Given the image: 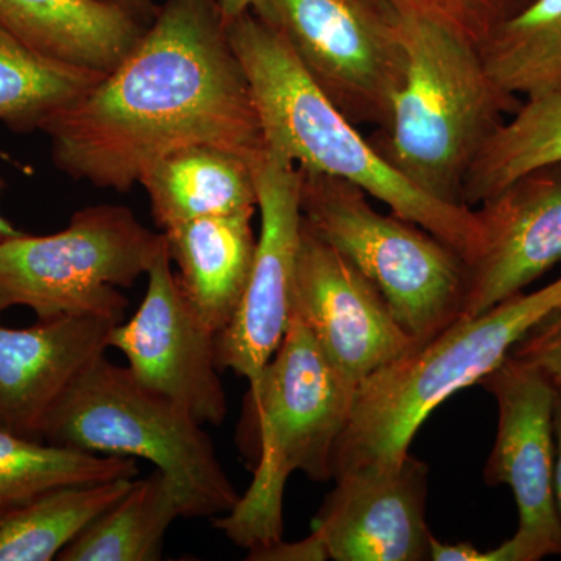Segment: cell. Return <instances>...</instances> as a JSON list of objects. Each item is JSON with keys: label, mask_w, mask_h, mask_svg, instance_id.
Segmentation results:
<instances>
[{"label": "cell", "mask_w": 561, "mask_h": 561, "mask_svg": "<svg viewBox=\"0 0 561 561\" xmlns=\"http://www.w3.org/2000/svg\"><path fill=\"white\" fill-rule=\"evenodd\" d=\"M3 190V180L0 176V191ZM24 234V231H21L20 228L14 227L13 224H10L5 217L0 214V242L9 241V239L18 238V236Z\"/></svg>", "instance_id": "cell-32"}, {"label": "cell", "mask_w": 561, "mask_h": 561, "mask_svg": "<svg viewBox=\"0 0 561 561\" xmlns=\"http://www.w3.org/2000/svg\"><path fill=\"white\" fill-rule=\"evenodd\" d=\"M251 168L261 236L241 306L217 334L216 359L220 371L238 373L253 390L289 327L302 216L301 171L294 162L265 149Z\"/></svg>", "instance_id": "cell-11"}, {"label": "cell", "mask_w": 561, "mask_h": 561, "mask_svg": "<svg viewBox=\"0 0 561 561\" xmlns=\"http://www.w3.org/2000/svg\"><path fill=\"white\" fill-rule=\"evenodd\" d=\"M136 478L77 483L44 491L0 522V561H50L87 529Z\"/></svg>", "instance_id": "cell-21"}, {"label": "cell", "mask_w": 561, "mask_h": 561, "mask_svg": "<svg viewBox=\"0 0 561 561\" xmlns=\"http://www.w3.org/2000/svg\"><path fill=\"white\" fill-rule=\"evenodd\" d=\"M394 10L408 77L389 127L371 144L424 194L463 206L461 191L472 162L505 114H515L522 103L494 83L470 41L430 18Z\"/></svg>", "instance_id": "cell-3"}, {"label": "cell", "mask_w": 561, "mask_h": 561, "mask_svg": "<svg viewBox=\"0 0 561 561\" xmlns=\"http://www.w3.org/2000/svg\"><path fill=\"white\" fill-rule=\"evenodd\" d=\"M427 474L423 460L387 457L335 478L313 534L335 561L431 560L426 523Z\"/></svg>", "instance_id": "cell-14"}, {"label": "cell", "mask_w": 561, "mask_h": 561, "mask_svg": "<svg viewBox=\"0 0 561 561\" xmlns=\"http://www.w3.org/2000/svg\"><path fill=\"white\" fill-rule=\"evenodd\" d=\"M114 321L92 316L0 324V427L43 442L44 421L66 387L110 348Z\"/></svg>", "instance_id": "cell-16"}, {"label": "cell", "mask_w": 561, "mask_h": 561, "mask_svg": "<svg viewBox=\"0 0 561 561\" xmlns=\"http://www.w3.org/2000/svg\"><path fill=\"white\" fill-rule=\"evenodd\" d=\"M254 213L202 217L161 231L179 267L181 290L206 330L219 334L241 306L257 239Z\"/></svg>", "instance_id": "cell-17"}, {"label": "cell", "mask_w": 561, "mask_h": 561, "mask_svg": "<svg viewBox=\"0 0 561 561\" xmlns=\"http://www.w3.org/2000/svg\"><path fill=\"white\" fill-rule=\"evenodd\" d=\"M394 9L413 11L459 33L481 47L505 21L530 5L534 0H387Z\"/></svg>", "instance_id": "cell-26"}, {"label": "cell", "mask_w": 561, "mask_h": 561, "mask_svg": "<svg viewBox=\"0 0 561 561\" xmlns=\"http://www.w3.org/2000/svg\"><path fill=\"white\" fill-rule=\"evenodd\" d=\"M556 397H553V438H556V496L561 513V383H553Z\"/></svg>", "instance_id": "cell-29"}, {"label": "cell", "mask_w": 561, "mask_h": 561, "mask_svg": "<svg viewBox=\"0 0 561 561\" xmlns=\"http://www.w3.org/2000/svg\"><path fill=\"white\" fill-rule=\"evenodd\" d=\"M138 311L110 332V348L119 350L128 370L142 386L176 402L198 423L219 426L228 400L216 359V334L191 308L172 271L168 245L147 273Z\"/></svg>", "instance_id": "cell-12"}, {"label": "cell", "mask_w": 561, "mask_h": 561, "mask_svg": "<svg viewBox=\"0 0 561 561\" xmlns=\"http://www.w3.org/2000/svg\"><path fill=\"white\" fill-rule=\"evenodd\" d=\"M300 171L302 220L378 287L402 330L424 345L460 319L467 264L456 251L378 213L356 184Z\"/></svg>", "instance_id": "cell-7"}, {"label": "cell", "mask_w": 561, "mask_h": 561, "mask_svg": "<svg viewBox=\"0 0 561 561\" xmlns=\"http://www.w3.org/2000/svg\"><path fill=\"white\" fill-rule=\"evenodd\" d=\"M0 25L44 57L103 76L125 60L147 28L101 0H0Z\"/></svg>", "instance_id": "cell-18"}, {"label": "cell", "mask_w": 561, "mask_h": 561, "mask_svg": "<svg viewBox=\"0 0 561 561\" xmlns=\"http://www.w3.org/2000/svg\"><path fill=\"white\" fill-rule=\"evenodd\" d=\"M139 184L162 231L202 217L254 213L257 208L251 161L205 144L169 151L142 173Z\"/></svg>", "instance_id": "cell-19"}, {"label": "cell", "mask_w": 561, "mask_h": 561, "mask_svg": "<svg viewBox=\"0 0 561 561\" xmlns=\"http://www.w3.org/2000/svg\"><path fill=\"white\" fill-rule=\"evenodd\" d=\"M247 559L256 561H321L328 560V556L319 535L312 531L308 538L301 541L284 542L280 540L275 545L249 551Z\"/></svg>", "instance_id": "cell-28"}, {"label": "cell", "mask_w": 561, "mask_h": 561, "mask_svg": "<svg viewBox=\"0 0 561 561\" xmlns=\"http://www.w3.org/2000/svg\"><path fill=\"white\" fill-rule=\"evenodd\" d=\"M103 77L44 57L0 25V122L10 130H43Z\"/></svg>", "instance_id": "cell-23"}, {"label": "cell", "mask_w": 561, "mask_h": 561, "mask_svg": "<svg viewBox=\"0 0 561 561\" xmlns=\"http://www.w3.org/2000/svg\"><path fill=\"white\" fill-rule=\"evenodd\" d=\"M176 518H183L179 490L164 472L154 470L146 479H135L119 501L62 549L58 560H161L165 534Z\"/></svg>", "instance_id": "cell-20"}, {"label": "cell", "mask_w": 561, "mask_h": 561, "mask_svg": "<svg viewBox=\"0 0 561 561\" xmlns=\"http://www.w3.org/2000/svg\"><path fill=\"white\" fill-rule=\"evenodd\" d=\"M202 426L102 354L62 391L41 438L79 451L149 460L179 490L183 518L214 519L230 512L241 494Z\"/></svg>", "instance_id": "cell-6"}, {"label": "cell", "mask_w": 561, "mask_h": 561, "mask_svg": "<svg viewBox=\"0 0 561 561\" xmlns=\"http://www.w3.org/2000/svg\"><path fill=\"white\" fill-rule=\"evenodd\" d=\"M559 306L561 278L481 316L460 317L431 342L360 381L332 456V481L370 461L408 454L421 424L442 402L481 383Z\"/></svg>", "instance_id": "cell-5"}, {"label": "cell", "mask_w": 561, "mask_h": 561, "mask_svg": "<svg viewBox=\"0 0 561 561\" xmlns=\"http://www.w3.org/2000/svg\"><path fill=\"white\" fill-rule=\"evenodd\" d=\"M101 2L127 11V13H130L131 16H135L136 20L146 25H149L154 20L158 9H160V5H157L154 0H101Z\"/></svg>", "instance_id": "cell-30"}, {"label": "cell", "mask_w": 561, "mask_h": 561, "mask_svg": "<svg viewBox=\"0 0 561 561\" xmlns=\"http://www.w3.org/2000/svg\"><path fill=\"white\" fill-rule=\"evenodd\" d=\"M227 33L249 79L265 149L302 171L356 184L394 216L446 243L465 264L474 260L482 239L476 210L437 201L394 171L313 83L279 32L253 10L228 21Z\"/></svg>", "instance_id": "cell-2"}, {"label": "cell", "mask_w": 561, "mask_h": 561, "mask_svg": "<svg viewBox=\"0 0 561 561\" xmlns=\"http://www.w3.org/2000/svg\"><path fill=\"white\" fill-rule=\"evenodd\" d=\"M18 507V505H11L9 502L0 501V522H2L3 516L7 515L11 511V508Z\"/></svg>", "instance_id": "cell-33"}, {"label": "cell", "mask_w": 561, "mask_h": 561, "mask_svg": "<svg viewBox=\"0 0 561 561\" xmlns=\"http://www.w3.org/2000/svg\"><path fill=\"white\" fill-rule=\"evenodd\" d=\"M165 245L162 232L119 205L77 210L55 234L0 242V317L22 306L38 320L92 316L121 323L128 300L117 289L147 275Z\"/></svg>", "instance_id": "cell-8"}, {"label": "cell", "mask_w": 561, "mask_h": 561, "mask_svg": "<svg viewBox=\"0 0 561 561\" xmlns=\"http://www.w3.org/2000/svg\"><path fill=\"white\" fill-rule=\"evenodd\" d=\"M131 457L102 456L31 440L0 427V501L21 505L57 486L133 479Z\"/></svg>", "instance_id": "cell-25"}, {"label": "cell", "mask_w": 561, "mask_h": 561, "mask_svg": "<svg viewBox=\"0 0 561 561\" xmlns=\"http://www.w3.org/2000/svg\"><path fill=\"white\" fill-rule=\"evenodd\" d=\"M481 249L467 264L461 317L522 294L561 261V161L524 173L476 210Z\"/></svg>", "instance_id": "cell-15"}, {"label": "cell", "mask_w": 561, "mask_h": 561, "mask_svg": "<svg viewBox=\"0 0 561 561\" xmlns=\"http://www.w3.org/2000/svg\"><path fill=\"white\" fill-rule=\"evenodd\" d=\"M481 386L497 404V431L486 460V485L511 486L518 530L474 561H540L561 557V513L556 496V387L534 365L508 354Z\"/></svg>", "instance_id": "cell-10"}, {"label": "cell", "mask_w": 561, "mask_h": 561, "mask_svg": "<svg viewBox=\"0 0 561 561\" xmlns=\"http://www.w3.org/2000/svg\"><path fill=\"white\" fill-rule=\"evenodd\" d=\"M511 356L534 365L553 383H561V306L516 342Z\"/></svg>", "instance_id": "cell-27"}, {"label": "cell", "mask_w": 561, "mask_h": 561, "mask_svg": "<svg viewBox=\"0 0 561 561\" xmlns=\"http://www.w3.org/2000/svg\"><path fill=\"white\" fill-rule=\"evenodd\" d=\"M313 83L354 125L389 127L408 77L397 10L387 0H256Z\"/></svg>", "instance_id": "cell-9"}, {"label": "cell", "mask_w": 561, "mask_h": 561, "mask_svg": "<svg viewBox=\"0 0 561 561\" xmlns=\"http://www.w3.org/2000/svg\"><path fill=\"white\" fill-rule=\"evenodd\" d=\"M504 122L472 162L461 203L481 205L524 173L561 161V84L527 98Z\"/></svg>", "instance_id": "cell-22"}, {"label": "cell", "mask_w": 561, "mask_h": 561, "mask_svg": "<svg viewBox=\"0 0 561 561\" xmlns=\"http://www.w3.org/2000/svg\"><path fill=\"white\" fill-rule=\"evenodd\" d=\"M494 83L527 98L561 84V0H534L479 47Z\"/></svg>", "instance_id": "cell-24"}, {"label": "cell", "mask_w": 561, "mask_h": 561, "mask_svg": "<svg viewBox=\"0 0 561 561\" xmlns=\"http://www.w3.org/2000/svg\"><path fill=\"white\" fill-rule=\"evenodd\" d=\"M256 0H219L221 13H224L225 22L231 21L232 18L239 16L243 11L253 9Z\"/></svg>", "instance_id": "cell-31"}, {"label": "cell", "mask_w": 561, "mask_h": 561, "mask_svg": "<svg viewBox=\"0 0 561 561\" xmlns=\"http://www.w3.org/2000/svg\"><path fill=\"white\" fill-rule=\"evenodd\" d=\"M291 312L305 321L328 359L354 387L420 346L402 330L378 287L305 220Z\"/></svg>", "instance_id": "cell-13"}, {"label": "cell", "mask_w": 561, "mask_h": 561, "mask_svg": "<svg viewBox=\"0 0 561 561\" xmlns=\"http://www.w3.org/2000/svg\"><path fill=\"white\" fill-rule=\"evenodd\" d=\"M356 387L339 373L305 321L290 313L278 350L249 390L247 423L257 435L253 482L234 507L213 526L239 548H265L283 540L284 491L294 472L313 482L332 481V456Z\"/></svg>", "instance_id": "cell-4"}, {"label": "cell", "mask_w": 561, "mask_h": 561, "mask_svg": "<svg viewBox=\"0 0 561 561\" xmlns=\"http://www.w3.org/2000/svg\"><path fill=\"white\" fill-rule=\"evenodd\" d=\"M41 131L58 171L116 192L180 147H220L251 162L265 150L219 0H165L125 60Z\"/></svg>", "instance_id": "cell-1"}]
</instances>
